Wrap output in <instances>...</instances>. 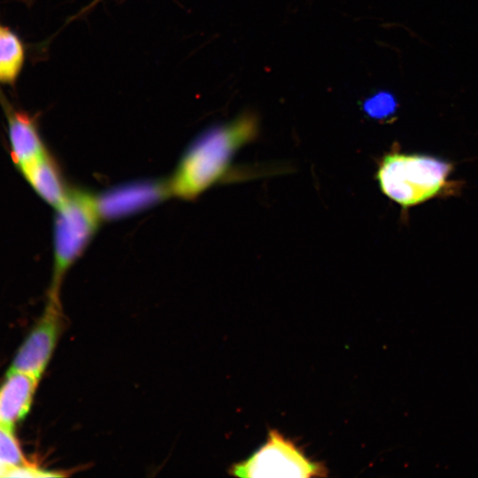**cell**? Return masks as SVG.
I'll use <instances>...</instances> for the list:
<instances>
[{"instance_id": "obj_7", "label": "cell", "mask_w": 478, "mask_h": 478, "mask_svg": "<svg viewBox=\"0 0 478 478\" xmlns=\"http://www.w3.org/2000/svg\"><path fill=\"white\" fill-rule=\"evenodd\" d=\"M39 380L34 376L8 370L0 385V425L13 430L28 413Z\"/></svg>"}, {"instance_id": "obj_14", "label": "cell", "mask_w": 478, "mask_h": 478, "mask_svg": "<svg viewBox=\"0 0 478 478\" xmlns=\"http://www.w3.org/2000/svg\"><path fill=\"white\" fill-rule=\"evenodd\" d=\"M99 1H100V0H94L90 6L95 5V4H96V3H98ZM90 6H89V7H90Z\"/></svg>"}, {"instance_id": "obj_1", "label": "cell", "mask_w": 478, "mask_h": 478, "mask_svg": "<svg viewBox=\"0 0 478 478\" xmlns=\"http://www.w3.org/2000/svg\"><path fill=\"white\" fill-rule=\"evenodd\" d=\"M258 118L245 112L234 120L202 133L188 147L168 181L171 195L192 200L220 181L236 151L253 140Z\"/></svg>"}, {"instance_id": "obj_10", "label": "cell", "mask_w": 478, "mask_h": 478, "mask_svg": "<svg viewBox=\"0 0 478 478\" xmlns=\"http://www.w3.org/2000/svg\"><path fill=\"white\" fill-rule=\"evenodd\" d=\"M24 62V49L10 29L0 25V82H13Z\"/></svg>"}, {"instance_id": "obj_9", "label": "cell", "mask_w": 478, "mask_h": 478, "mask_svg": "<svg viewBox=\"0 0 478 478\" xmlns=\"http://www.w3.org/2000/svg\"><path fill=\"white\" fill-rule=\"evenodd\" d=\"M11 156L17 166L46 151L32 118L19 112L8 117Z\"/></svg>"}, {"instance_id": "obj_8", "label": "cell", "mask_w": 478, "mask_h": 478, "mask_svg": "<svg viewBox=\"0 0 478 478\" xmlns=\"http://www.w3.org/2000/svg\"><path fill=\"white\" fill-rule=\"evenodd\" d=\"M18 168L47 204L57 208L64 201L69 189L65 184L59 167L47 150Z\"/></svg>"}, {"instance_id": "obj_11", "label": "cell", "mask_w": 478, "mask_h": 478, "mask_svg": "<svg viewBox=\"0 0 478 478\" xmlns=\"http://www.w3.org/2000/svg\"><path fill=\"white\" fill-rule=\"evenodd\" d=\"M27 463L13 430L0 425V464L9 470Z\"/></svg>"}, {"instance_id": "obj_12", "label": "cell", "mask_w": 478, "mask_h": 478, "mask_svg": "<svg viewBox=\"0 0 478 478\" xmlns=\"http://www.w3.org/2000/svg\"><path fill=\"white\" fill-rule=\"evenodd\" d=\"M397 109V102L391 94L380 92L370 96L364 103V111L374 119L391 117Z\"/></svg>"}, {"instance_id": "obj_6", "label": "cell", "mask_w": 478, "mask_h": 478, "mask_svg": "<svg viewBox=\"0 0 478 478\" xmlns=\"http://www.w3.org/2000/svg\"><path fill=\"white\" fill-rule=\"evenodd\" d=\"M171 195L168 182H143L96 196L102 219L117 218L147 207Z\"/></svg>"}, {"instance_id": "obj_3", "label": "cell", "mask_w": 478, "mask_h": 478, "mask_svg": "<svg viewBox=\"0 0 478 478\" xmlns=\"http://www.w3.org/2000/svg\"><path fill=\"white\" fill-rule=\"evenodd\" d=\"M55 209L53 271L47 299L60 302L63 280L88 247L102 217L96 196L78 189H69Z\"/></svg>"}, {"instance_id": "obj_4", "label": "cell", "mask_w": 478, "mask_h": 478, "mask_svg": "<svg viewBox=\"0 0 478 478\" xmlns=\"http://www.w3.org/2000/svg\"><path fill=\"white\" fill-rule=\"evenodd\" d=\"M229 474L236 477H326V466L309 458L291 439L270 429L266 440L255 452L232 465Z\"/></svg>"}, {"instance_id": "obj_13", "label": "cell", "mask_w": 478, "mask_h": 478, "mask_svg": "<svg viewBox=\"0 0 478 478\" xmlns=\"http://www.w3.org/2000/svg\"><path fill=\"white\" fill-rule=\"evenodd\" d=\"M8 471V467L0 464V477H5Z\"/></svg>"}, {"instance_id": "obj_5", "label": "cell", "mask_w": 478, "mask_h": 478, "mask_svg": "<svg viewBox=\"0 0 478 478\" xmlns=\"http://www.w3.org/2000/svg\"><path fill=\"white\" fill-rule=\"evenodd\" d=\"M65 328L60 302L47 299L42 314L19 346L9 370L28 374L40 381Z\"/></svg>"}, {"instance_id": "obj_2", "label": "cell", "mask_w": 478, "mask_h": 478, "mask_svg": "<svg viewBox=\"0 0 478 478\" xmlns=\"http://www.w3.org/2000/svg\"><path fill=\"white\" fill-rule=\"evenodd\" d=\"M453 164L435 156L403 153L392 148L376 172L382 192L403 209L456 195L463 182L451 180Z\"/></svg>"}]
</instances>
